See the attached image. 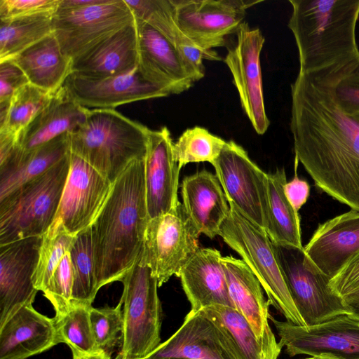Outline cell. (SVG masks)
<instances>
[{
  "instance_id": "6da1fadb",
  "label": "cell",
  "mask_w": 359,
  "mask_h": 359,
  "mask_svg": "<svg viewBox=\"0 0 359 359\" xmlns=\"http://www.w3.org/2000/svg\"><path fill=\"white\" fill-rule=\"evenodd\" d=\"M348 72L347 65L338 63L299 73L291 85L290 129L295 160L316 186L359 210V117L344 113L333 93Z\"/></svg>"
},
{
  "instance_id": "7a4b0ae2",
  "label": "cell",
  "mask_w": 359,
  "mask_h": 359,
  "mask_svg": "<svg viewBox=\"0 0 359 359\" xmlns=\"http://www.w3.org/2000/svg\"><path fill=\"white\" fill-rule=\"evenodd\" d=\"M149 221L144 158L131 162L112 184L91 225L97 288L121 281L139 259Z\"/></svg>"
},
{
  "instance_id": "3957f363",
  "label": "cell",
  "mask_w": 359,
  "mask_h": 359,
  "mask_svg": "<svg viewBox=\"0 0 359 359\" xmlns=\"http://www.w3.org/2000/svg\"><path fill=\"white\" fill-rule=\"evenodd\" d=\"M288 27L294 37L299 73H311L359 57L355 27L359 0H290Z\"/></svg>"
},
{
  "instance_id": "277c9868",
  "label": "cell",
  "mask_w": 359,
  "mask_h": 359,
  "mask_svg": "<svg viewBox=\"0 0 359 359\" xmlns=\"http://www.w3.org/2000/svg\"><path fill=\"white\" fill-rule=\"evenodd\" d=\"M149 130L115 109H88L69 133L70 151L113 184L131 162L145 158Z\"/></svg>"
},
{
  "instance_id": "5b68a950",
  "label": "cell",
  "mask_w": 359,
  "mask_h": 359,
  "mask_svg": "<svg viewBox=\"0 0 359 359\" xmlns=\"http://www.w3.org/2000/svg\"><path fill=\"white\" fill-rule=\"evenodd\" d=\"M70 154L0 201V246L43 236L47 232L55 217L69 175Z\"/></svg>"
},
{
  "instance_id": "8992f818",
  "label": "cell",
  "mask_w": 359,
  "mask_h": 359,
  "mask_svg": "<svg viewBox=\"0 0 359 359\" xmlns=\"http://www.w3.org/2000/svg\"><path fill=\"white\" fill-rule=\"evenodd\" d=\"M230 211L219 236L242 258L259 280L272 305L287 321L306 326L287 287L272 241L265 231L242 215L229 202Z\"/></svg>"
},
{
  "instance_id": "52a82bcc",
  "label": "cell",
  "mask_w": 359,
  "mask_h": 359,
  "mask_svg": "<svg viewBox=\"0 0 359 359\" xmlns=\"http://www.w3.org/2000/svg\"><path fill=\"white\" fill-rule=\"evenodd\" d=\"M121 282L123 328L116 359H143L161 344L162 310L157 279L141 253Z\"/></svg>"
},
{
  "instance_id": "ba28073f",
  "label": "cell",
  "mask_w": 359,
  "mask_h": 359,
  "mask_svg": "<svg viewBox=\"0 0 359 359\" xmlns=\"http://www.w3.org/2000/svg\"><path fill=\"white\" fill-rule=\"evenodd\" d=\"M273 249L292 299L306 326L350 314L344 299L330 286L323 274L304 251L272 242Z\"/></svg>"
},
{
  "instance_id": "9c48e42d",
  "label": "cell",
  "mask_w": 359,
  "mask_h": 359,
  "mask_svg": "<svg viewBox=\"0 0 359 359\" xmlns=\"http://www.w3.org/2000/svg\"><path fill=\"white\" fill-rule=\"evenodd\" d=\"M135 21L125 0H98L79 8H57L53 33L64 54L74 60Z\"/></svg>"
},
{
  "instance_id": "30bf717a",
  "label": "cell",
  "mask_w": 359,
  "mask_h": 359,
  "mask_svg": "<svg viewBox=\"0 0 359 359\" xmlns=\"http://www.w3.org/2000/svg\"><path fill=\"white\" fill-rule=\"evenodd\" d=\"M201 233L179 202L169 212L150 219L142 256L161 287L184 266L200 248Z\"/></svg>"
},
{
  "instance_id": "8fae6325",
  "label": "cell",
  "mask_w": 359,
  "mask_h": 359,
  "mask_svg": "<svg viewBox=\"0 0 359 359\" xmlns=\"http://www.w3.org/2000/svg\"><path fill=\"white\" fill-rule=\"evenodd\" d=\"M228 202L254 224L266 231L268 226V173L234 141L226 142L212 163Z\"/></svg>"
},
{
  "instance_id": "7c38bea8",
  "label": "cell",
  "mask_w": 359,
  "mask_h": 359,
  "mask_svg": "<svg viewBox=\"0 0 359 359\" xmlns=\"http://www.w3.org/2000/svg\"><path fill=\"white\" fill-rule=\"evenodd\" d=\"M112 184L79 156L71 152L70 168L53 222L43 235L59 229L76 236L91 226L105 203Z\"/></svg>"
},
{
  "instance_id": "4fadbf2b",
  "label": "cell",
  "mask_w": 359,
  "mask_h": 359,
  "mask_svg": "<svg viewBox=\"0 0 359 359\" xmlns=\"http://www.w3.org/2000/svg\"><path fill=\"white\" fill-rule=\"evenodd\" d=\"M177 24L197 48L205 50L224 46L236 34L246 10L261 1L170 0Z\"/></svg>"
},
{
  "instance_id": "5bb4252c",
  "label": "cell",
  "mask_w": 359,
  "mask_h": 359,
  "mask_svg": "<svg viewBox=\"0 0 359 359\" xmlns=\"http://www.w3.org/2000/svg\"><path fill=\"white\" fill-rule=\"evenodd\" d=\"M269 319L280 337L279 344L285 347L290 357L308 355L359 359V318L351 314L340 315L312 326L297 325L271 316Z\"/></svg>"
},
{
  "instance_id": "9a60e30c",
  "label": "cell",
  "mask_w": 359,
  "mask_h": 359,
  "mask_svg": "<svg viewBox=\"0 0 359 359\" xmlns=\"http://www.w3.org/2000/svg\"><path fill=\"white\" fill-rule=\"evenodd\" d=\"M236 44L223 59L229 67L239 95L241 106L258 135H264L270 124L262 87L260 54L265 39L258 28L247 22L239 27Z\"/></svg>"
},
{
  "instance_id": "2e32d148",
  "label": "cell",
  "mask_w": 359,
  "mask_h": 359,
  "mask_svg": "<svg viewBox=\"0 0 359 359\" xmlns=\"http://www.w3.org/2000/svg\"><path fill=\"white\" fill-rule=\"evenodd\" d=\"M42 242L43 236H34L0 246V327L34 302L32 276Z\"/></svg>"
},
{
  "instance_id": "e0dca14e",
  "label": "cell",
  "mask_w": 359,
  "mask_h": 359,
  "mask_svg": "<svg viewBox=\"0 0 359 359\" xmlns=\"http://www.w3.org/2000/svg\"><path fill=\"white\" fill-rule=\"evenodd\" d=\"M143 359H240L220 326L203 310H191L181 327Z\"/></svg>"
},
{
  "instance_id": "ac0fdd59",
  "label": "cell",
  "mask_w": 359,
  "mask_h": 359,
  "mask_svg": "<svg viewBox=\"0 0 359 359\" xmlns=\"http://www.w3.org/2000/svg\"><path fill=\"white\" fill-rule=\"evenodd\" d=\"M63 86L74 100L86 108L114 109L133 102L168 96L145 81L137 68L126 74L104 78H89L72 73Z\"/></svg>"
},
{
  "instance_id": "d6986e66",
  "label": "cell",
  "mask_w": 359,
  "mask_h": 359,
  "mask_svg": "<svg viewBox=\"0 0 359 359\" xmlns=\"http://www.w3.org/2000/svg\"><path fill=\"white\" fill-rule=\"evenodd\" d=\"M137 32V70L147 82L169 95L189 89L194 81L176 47L165 36L135 18Z\"/></svg>"
},
{
  "instance_id": "ffe728a7",
  "label": "cell",
  "mask_w": 359,
  "mask_h": 359,
  "mask_svg": "<svg viewBox=\"0 0 359 359\" xmlns=\"http://www.w3.org/2000/svg\"><path fill=\"white\" fill-rule=\"evenodd\" d=\"M222 264L235 309L250 323L268 359H278L282 347L269 326V304L259 280L242 259L225 256Z\"/></svg>"
},
{
  "instance_id": "44dd1931",
  "label": "cell",
  "mask_w": 359,
  "mask_h": 359,
  "mask_svg": "<svg viewBox=\"0 0 359 359\" xmlns=\"http://www.w3.org/2000/svg\"><path fill=\"white\" fill-rule=\"evenodd\" d=\"M173 142L166 126L151 130L144 158L146 201L149 220L169 212L177 196L181 168L174 160Z\"/></svg>"
},
{
  "instance_id": "7402d4cb",
  "label": "cell",
  "mask_w": 359,
  "mask_h": 359,
  "mask_svg": "<svg viewBox=\"0 0 359 359\" xmlns=\"http://www.w3.org/2000/svg\"><path fill=\"white\" fill-rule=\"evenodd\" d=\"M304 248L318 269L332 278L359 252V210L320 224Z\"/></svg>"
},
{
  "instance_id": "603a6c76",
  "label": "cell",
  "mask_w": 359,
  "mask_h": 359,
  "mask_svg": "<svg viewBox=\"0 0 359 359\" xmlns=\"http://www.w3.org/2000/svg\"><path fill=\"white\" fill-rule=\"evenodd\" d=\"M220 252L199 248L182 269L179 278L191 310L222 305L235 309L230 297Z\"/></svg>"
},
{
  "instance_id": "cb8c5ba5",
  "label": "cell",
  "mask_w": 359,
  "mask_h": 359,
  "mask_svg": "<svg viewBox=\"0 0 359 359\" xmlns=\"http://www.w3.org/2000/svg\"><path fill=\"white\" fill-rule=\"evenodd\" d=\"M59 344L54 318L33 305L20 309L0 327V359H27Z\"/></svg>"
},
{
  "instance_id": "d4e9b609",
  "label": "cell",
  "mask_w": 359,
  "mask_h": 359,
  "mask_svg": "<svg viewBox=\"0 0 359 359\" xmlns=\"http://www.w3.org/2000/svg\"><path fill=\"white\" fill-rule=\"evenodd\" d=\"M181 193L184 208L199 233L210 238L219 236L230 207L217 176L206 170L187 176Z\"/></svg>"
},
{
  "instance_id": "484cf974",
  "label": "cell",
  "mask_w": 359,
  "mask_h": 359,
  "mask_svg": "<svg viewBox=\"0 0 359 359\" xmlns=\"http://www.w3.org/2000/svg\"><path fill=\"white\" fill-rule=\"evenodd\" d=\"M137 64L135 21L72 60V73L89 78H104L130 72L137 68Z\"/></svg>"
},
{
  "instance_id": "4316f807",
  "label": "cell",
  "mask_w": 359,
  "mask_h": 359,
  "mask_svg": "<svg viewBox=\"0 0 359 359\" xmlns=\"http://www.w3.org/2000/svg\"><path fill=\"white\" fill-rule=\"evenodd\" d=\"M88 109L75 102L62 86L20 134L15 150L27 153L71 133L83 123Z\"/></svg>"
},
{
  "instance_id": "83f0119b",
  "label": "cell",
  "mask_w": 359,
  "mask_h": 359,
  "mask_svg": "<svg viewBox=\"0 0 359 359\" xmlns=\"http://www.w3.org/2000/svg\"><path fill=\"white\" fill-rule=\"evenodd\" d=\"M69 133H65L27 153L13 149L0 163V201L27 182L43 175L69 152Z\"/></svg>"
},
{
  "instance_id": "f1b7e54d",
  "label": "cell",
  "mask_w": 359,
  "mask_h": 359,
  "mask_svg": "<svg viewBox=\"0 0 359 359\" xmlns=\"http://www.w3.org/2000/svg\"><path fill=\"white\" fill-rule=\"evenodd\" d=\"M9 60L20 67L29 83L51 93L63 86L72 73V60L64 54L53 33Z\"/></svg>"
},
{
  "instance_id": "f546056e",
  "label": "cell",
  "mask_w": 359,
  "mask_h": 359,
  "mask_svg": "<svg viewBox=\"0 0 359 359\" xmlns=\"http://www.w3.org/2000/svg\"><path fill=\"white\" fill-rule=\"evenodd\" d=\"M284 168L268 173V226L266 231L273 243L303 248L298 212L287 198Z\"/></svg>"
},
{
  "instance_id": "4dcf8cb0",
  "label": "cell",
  "mask_w": 359,
  "mask_h": 359,
  "mask_svg": "<svg viewBox=\"0 0 359 359\" xmlns=\"http://www.w3.org/2000/svg\"><path fill=\"white\" fill-rule=\"evenodd\" d=\"M53 14L0 20V62L9 60L53 34Z\"/></svg>"
},
{
  "instance_id": "1f68e13d",
  "label": "cell",
  "mask_w": 359,
  "mask_h": 359,
  "mask_svg": "<svg viewBox=\"0 0 359 359\" xmlns=\"http://www.w3.org/2000/svg\"><path fill=\"white\" fill-rule=\"evenodd\" d=\"M69 254L74 273L72 306L90 307L98 292L94 271L91 226L76 236Z\"/></svg>"
},
{
  "instance_id": "d6a6232c",
  "label": "cell",
  "mask_w": 359,
  "mask_h": 359,
  "mask_svg": "<svg viewBox=\"0 0 359 359\" xmlns=\"http://www.w3.org/2000/svg\"><path fill=\"white\" fill-rule=\"evenodd\" d=\"M201 310L224 330L240 359H268L250 323L236 309L215 305Z\"/></svg>"
},
{
  "instance_id": "836d02e7",
  "label": "cell",
  "mask_w": 359,
  "mask_h": 359,
  "mask_svg": "<svg viewBox=\"0 0 359 359\" xmlns=\"http://www.w3.org/2000/svg\"><path fill=\"white\" fill-rule=\"evenodd\" d=\"M31 83L20 88L12 97L6 113L0 114V133L14 136L32 121L50 100L53 94Z\"/></svg>"
},
{
  "instance_id": "e575fe53",
  "label": "cell",
  "mask_w": 359,
  "mask_h": 359,
  "mask_svg": "<svg viewBox=\"0 0 359 359\" xmlns=\"http://www.w3.org/2000/svg\"><path fill=\"white\" fill-rule=\"evenodd\" d=\"M92 306L72 305L62 318L55 319L59 343L67 344L72 359L99 351L93 333L90 309Z\"/></svg>"
},
{
  "instance_id": "d590c367",
  "label": "cell",
  "mask_w": 359,
  "mask_h": 359,
  "mask_svg": "<svg viewBox=\"0 0 359 359\" xmlns=\"http://www.w3.org/2000/svg\"><path fill=\"white\" fill-rule=\"evenodd\" d=\"M226 141L207 129L195 126L187 129L173 142L172 155L180 168L189 163H212L219 156Z\"/></svg>"
},
{
  "instance_id": "8d00e7d4",
  "label": "cell",
  "mask_w": 359,
  "mask_h": 359,
  "mask_svg": "<svg viewBox=\"0 0 359 359\" xmlns=\"http://www.w3.org/2000/svg\"><path fill=\"white\" fill-rule=\"evenodd\" d=\"M125 1L136 18L142 20L158 32L176 48L184 45L193 44L180 31L170 0H125Z\"/></svg>"
},
{
  "instance_id": "74e56055",
  "label": "cell",
  "mask_w": 359,
  "mask_h": 359,
  "mask_svg": "<svg viewBox=\"0 0 359 359\" xmlns=\"http://www.w3.org/2000/svg\"><path fill=\"white\" fill-rule=\"evenodd\" d=\"M76 236L59 229L53 236H43L39 261L32 276L34 287L42 292L46 289L52 276L69 249Z\"/></svg>"
},
{
  "instance_id": "f35d334b",
  "label": "cell",
  "mask_w": 359,
  "mask_h": 359,
  "mask_svg": "<svg viewBox=\"0 0 359 359\" xmlns=\"http://www.w3.org/2000/svg\"><path fill=\"white\" fill-rule=\"evenodd\" d=\"M123 303L115 307L90 309V319L95 342L100 351L111 353L121 340L123 328Z\"/></svg>"
},
{
  "instance_id": "ab89813d",
  "label": "cell",
  "mask_w": 359,
  "mask_h": 359,
  "mask_svg": "<svg viewBox=\"0 0 359 359\" xmlns=\"http://www.w3.org/2000/svg\"><path fill=\"white\" fill-rule=\"evenodd\" d=\"M74 273L69 251L66 253L55 270L43 295L55 310V319L64 316L72 307Z\"/></svg>"
},
{
  "instance_id": "60d3db41",
  "label": "cell",
  "mask_w": 359,
  "mask_h": 359,
  "mask_svg": "<svg viewBox=\"0 0 359 359\" xmlns=\"http://www.w3.org/2000/svg\"><path fill=\"white\" fill-rule=\"evenodd\" d=\"M60 0H0V20L54 14Z\"/></svg>"
},
{
  "instance_id": "b9f144b4",
  "label": "cell",
  "mask_w": 359,
  "mask_h": 359,
  "mask_svg": "<svg viewBox=\"0 0 359 359\" xmlns=\"http://www.w3.org/2000/svg\"><path fill=\"white\" fill-rule=\"evenodd\" d=\"M333 93L337 104L344 113L359 114V65L335 82Z\"/></svg>"
},
{
  "instance_id": "7bdbcfd3",
  "label": "cell",
  "mask_w": 359,
  "mask_h": 359,
  "mask_svg": "<svg viewBox=\"0 0 359 359\" xmlns=\"http://www.w3.org/2000/svg\"><path fill=\"white\" fill-rule=\"evenodd\" d=\"M28 83L25 73L12 61L0 62V109H8L13 95Z\"/></svg>"
},
{
  "instance_id": "ee69618b",
  "label": "cell",
  "mask_w": 359,
  "mask_h": 359,
  "mask_svg": "<svg viewBox=\"0 0 359 359\" xmlns=\"http://www.w3.org/2000/svg\"><path fill=\"white\" fill-rule=\"evenodd\" d=\"M330 286L342 298L359 288V252L330 280Z\"/></svg>"
},
{
  "instance_id": "f6af8a7d",
  "label": "cell",
  "mask_w": 359,
  "mask_h": 359,
  "mask_svg": "<svg viewBox=\"0 0 359 359\" xmlns=\"http://www.w3.org/2000/svg\"><path fill=\"white\" fill-rule=\"evenodd\" d=\"M298 161L295 160V175L290 182H287L284 186V191L287 198L296 211L306 203L310 194V186L309 183L302 179H299L297 175Z\"/></svg>"
},
{
  "instance_id": "bcb514c9",
  "label": "cell",
  "mask_w": 359,
  "mask_h": 359,
  "mask_svg": "<svg viewBox=\"0 0 359 359\" xmlns=\"http://www.w3.org/2000/svg\"><path fill=\"white\" fill-rule=\"evenodd\" d=\"M343 299L350 310V314L359 318V292L347 294Z\"/></svg>"
},
{
  "instance_id": "7dc6e473",
  "label": "cell",
  "mask_w": 359,
  "mask_h": 359,
  "mask_svg": "<svg viewBox=\"0 0 359 359\" xmlns=\"http://www.w3.org/2000/svg\"><path fill=\"white\" fill-rule=\"evenodd\" d=\"M79 359H111V355L103 351L90 353L82 356Z\"/></svg>"
},
{
  "instance_id": "c3c4849f",
  "label": "cell",
  "mask_w": 359,
  "mask_h": 359,
  "mask_svg": "<svg viewBox=\"0 0 359 359\" xmlns=\"http://www.w3.org/2000/svg\"><path fill=\"white\" fill-rule=\"evenodd\" d=\"M316 359H335L334 358H332V357H330V356H327V355H319V356H316V357H314Z\"/></svg>"
},
{
  "instance_id": "681fc988",
  "label": "cell",
  "mask_w": 359,
  "mask_h": 359,
  "mask_svg": "<svg viewBox=\"0 0 359 359\" xmlns=\"http://www.w3.org/2000/svg\"><path fill=\"white\" fill-rule=\"evenodd\" d=\"M304 359H316L314 357H310V358H304Z\"/></svg>"
},
{
  "instance_id": "f907efd6",
  "label": "cell",
  "mask_w": 359,
  "mask_h": 359,
  "mask_svg": "<svg viewBox=\"0 0 359 359\" xmlns=\"http://www.w3.org/2000/svg\"><path fill=\"white\" fill-rule=\"evenodd\" d=\"M355 292H359V288H358L353 293H355Z\"/></svg>"
},
{
  "instance_id": "816d5d0a",
  "label": "cell",
  "mask_w": 359,
  "mask_h": 359,
  "mask_svg": "<svg viewBox=\"0 0 359 359\" xmlns=\"http://www.w3.org/2000/svg\"><path fill=\"white\" fill-rule=\"evenodd\" d=\"M356 116H358L359 117V114H358V115H356Z\"/></svg>"
}]
</instances>
